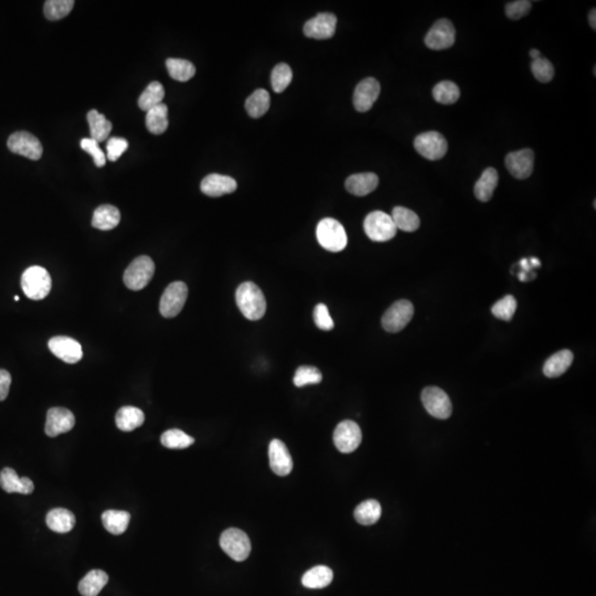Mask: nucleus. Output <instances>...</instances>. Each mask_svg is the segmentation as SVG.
Returning a JSON list of instances; mask_svg holds the SVG:
<instances>
[{
	"instance_id": "f257e3e1",
	"label": "nucleus",
	"mask_w": 596,
	"mask_h": 596,
	"mask_svg": "<svg viewBox=\"0 0 596 596\" xmlns=\"http://www.w3.org/2000/svg\"><path fill=\"white\" fill-rule=\"evenodd\" d=\"M235 300L242 315L250 321H258L265 315V297L260 287L252 282H245L237 287Z\"/></svg>"
},
{
	"instance_id": "f03ea898",
	"label": "nucleus",
	"mask_w": 596,
	"mask_h": 596,
	"mask_svg": "<svg viewBox=\"0 0 596 596\" xmlns=\"http://www.w3.org/2000/svg\"><path fill=\"white\" fill-rule=\"evenodd\" d=\"M53 281L49 272L41 266L27 268L21 276V287L28 298L41 300L51 292Z\"/></svg>"
},
{
	"instance_id": "7ed1b4c3",
	"label": "nucleus",
	"mask_w": 596,
	"mask_h": 596,
	"mask_svg": "<svg viewBox=\"0 0 596 596\" xmlns=\"http://www.w3.org/2000/svg\"><path fill=\"white\" fill-rule=\"evenodd\" d=\"M316 235L319 244L329 252H340L346 249L348 243L346 230L342 224L331 218H326L318 223Z\"/></svg>"
},
{
	"instance_id": "20e7f679",
	"label": "nucleus",
	"mask_w": 596,
	"mask_h": 596,
	"mask_svg": "<svg viewBox=\"0 0 596 596\" xmlns=\"http://www.w3.org/2000/svg\"><path fill=\"white\" fill-rule=\"evenodd\" d=\"M155 274L154 261L141 256L130 263L124 273V283L132 291H141L149 284Z\"/></svg>"
},
{
	"instance_id": "39448f33",
	"label": "nucleus",
	"mask_w": 596,
	"mask_h": 596,
	"mask_svg": "<svg viewBox=\"0 0 596 596\" xmlns=\"http://www.w3.org/2000/svg\"><path fill=\"white\" fill-rule=\"evenodd\" d=\"M366 235L375 242H387L396 237V224L391 216L382 212H373L368 214L363 223Z\"/></svg>"
},
{
	"instance_id": "423d86ee",
	"label": "nucleus",
	"mask_w": 596,
	"mask_h": 596,
	"mask_svg": "<svg viewBox=\"0 0 596 596\" xmlns=\"http://www.w3.org/2000/svg\"><path fill=\"white\" fill-rule=\"evenodd\" d=\"M220 546L231 559L242 562L251 553V541L248 534L237 528L227 529L222 532Z\"/></svg>"
},
{
	"instance_id": "0eeeda50",
	"label": "nucleus",
	"mask_w": 596,
	"mask_h": 596,
	"mask_svg": "<svg viewBox=\"0 0 596 596\" xmlns=\"http://www.w3.org/2000/svg\"><path fill=\"white\" fill-rule=\"evenodd\" d=\"M188 297V287L183 282H174L165 289L160 298L159 310L165 318H172L179 314L185 306Z\"/></svg>"
},
{
	"instance_id": "6e6552de",
	"label": "nucleus",
	"mask_w": 596,
	"mask_h": 596,
	"mask_svg": "<svg viewBox=\"0 0 596 596\" xmlns=\"http://www.w3.org/2000/svg\"><path fill=\"white\" fill-rule=\"evenodd\" d=\"M414 148L421 156L429 160H438L448 153V141L438 132H427L420 134L414 141Z\"/></svg>"
},
{
	"instance_id": "1a4fd4ad",
	"label": "nucleus",
	"mask_w": 596,
	"mask_h": 596,
	"mask_svg": "<svg viewBox=\"0 0 596 596\" xmlns=\"http://www.w3.org/2000/svg\"><path fill=\"white\" fill-rule=\"evenodd\" d=\"M425 409L432 417L438 420H446L452 415V402L445 391L438 387H427L421 394Z\"/></svg>"
},
{
	"instance_id": "9d476101",
	"label": "nucleus",
	"mask_w": 596,
	"mask_h": 596,
	"mask_svg": "<svg viewBox=\"0 0 596 596\" xmlns=\"http://www.w3.org/2000/svg\"><path fill=\"white\" fill-rule=\"evenodd\" d=\"M414 315V307L411 302L406 300L394 303L382 317V327L389 333H399L406 328Z\"/></svg>"
},
{
	"instance_id": "9b49d317",
	"label": "nucleus",
	"mask_w": 596,
	"mask_h": 596,
	"mask_svg": "<svg viewBox=\"0 0 596 596\" xmlns=\"http://www.w3.org/2000/svg\"><path fill=\"white\" fill-rule=\"evenodd\" d=\"M361 441L362 433L359 425L350 420L339 423L333 432V443L341 453H352L359 448Z\"/></svg>"
},
{
	"instance_id": "f8f14e48",
	"label": "nucleus",
	"mask_w": 596,
	"mask_h": 596,
	"mask_svg": "<svg viewBox=\"0 0 596 596\" xmlns=\"http://www.w3.org/2000/svg\"><path fill=\"white\" fill-rule=\"evenodd\" d=\"M9 151L13 154L27 157L32 160H39L42 157L43 148L36 136L28 132L13 133L7 141Z\"/></svg>"
},
{
	"instance_id": "ddd939ff",
	"label": "nucleus",
	"mask_w": 596,
	"mask_h": 596,
	"mask_svg": "<svg viewBox=\"0 0 596 596\" xmlns=\"http://www.w3.org/2000/svg\"><path fill=\"white\" fill-rule=\"evenodd\" d=\"M456 30L448 19L436 21L425 36V45L432 50H445L455 43Z\"/></svg>"
},
{
	"instance_id": "4468645a",
	"label": "nucleus",
	"mask_w": 596,
	"mask_h": 596,
	"mask_svg": "<svg viewBox=\"0 0 596 596\" xmlns=\"http://www.w3.org/2000/svg\"><path fill=\"white\" fill-rule=\"evenodd\" d=\"M48 346L55 357L70 365L76 363L83 357L81 345L78 344L76 339L70 338V337H53V339H50Z\"/></svg>"
},
{
	"instance_id": "2eb2a0df",
	"label": "nucleus",
	"mask_w": 596,
	"mask_h": 596,
	"mask_svg": "<svg viewBox=\"0 0 596 596\" xmlns=\"http://www.w3.org/2000/svg\"><path fill=\"white\" fill-rule=\"evenodd\" d=\"M337 18L333 13H319L304 26L306 37L316 40L331 39L336 32Z\"/></svg>"
},
{
	"instance_id": "dca6fc26",
	"label": "nucleus",
	"mask_w": 596,
	"mask_h": 596,
	"mask_svg": "<svg viewBox=\"0 0 596 596\" xmlns=\"http://www.w3.org/2000/svg\"><path fill=\"white\" fill-rule=\"evenodd\" d=\"M534 166V153L532 149L513 151L506 157V167L517 179H527L532 176Z\"/></svg>"
},
{
	"instance_id": "f3484780",
	"label": "nucleus",
	"mask_w": 596,
	"mask_h": 596,
	"mask_svg": "<svg viewBox=\"0 0 596 596\" xmlns=\"http://www.w3.org/2000/svg\"><path fill=\"white\" fill-rule=\"evenodd\" d=\"M76 425V417L70 410L64 408H53L47 413L46 434L50 438L70 432Z\"/></svg>"
},
{
	"instance_id": "a211bd4d",
	"label": "nucleus",
	"mask_w": 596,
	"mask_h": 596,
	"mask_svg": "<svg viewBox=\"0 0 596 596\" xmlns=\"http://www.w3.org/2000/svg\"><path fill=\"white\" fill-rule=\"evenodd\" d=\"M380 83L375 78H367L362 80L354 90V109L358 112H368L380 95Z\"/></svg>"
},
{
	"instance_id": "6ab92c4d",
	"label": "nucleus",
	"mask_w": 596,
	"mask_h": 596,
	"mask_svg": "<svg viewBox=\"0 0 596 596\" xmlns=\"http://www.w3.org/2000/svg\"><path fill=\"white\" fill-rule=\"evenodd\" d=\"M268 457L272 471L279 476H287L293 469L292 456L286 445L279 440H273L268 448Z\"/></svg>"
},
{
	"instance_id": "aec40b11",
	"label": "nucleus",
	"mask_w": 596,
	"mask_h": 596,
	"mask_svg": "<svg viewBox=\"0 0 596 596\" xmlns=\"http://www.w3.org/2000/svg\"><path fill=\"white\" fill-rule=\"evenodd\" d=\"M201 191L209 197H221L237 190V183L235 179L223 174H212L201 181Z\"/></svg>"
},
{
	"instance_id": "412c9836",
	"label": "nucleus",
	"mask_w": 596,
	"mask_h": 596,
	"mask_svg": "<svg viewBox=\"0 0 596 596\" xmlns=\"http://www.w3.org/2000/svg\"><path fill=\"white\" fill-rule=\"evenodd\" d=\"M0 487L8 494L18 492L22 495H29L34 490L32 479L28 477L20 478L16 471L11 467H5L0 471Z\"/></svg>"
},
{
	"instance_id": "4be33fe9",
	"label": "nucleus",
	"mask_w": 596,
	"mask_h": 596,
	"mask_svg": "<svg viewBox=\"0 0 596 596\" xmlns=\"http://www.w3.org/2000/svg\"><path fill=\"white\" fill-rule=\"evenodd\" d=\"M379 178L373 172L352 174L346 180V189L352 195L365 197L375 190Z\"/></svg>"
},
{
	"instance_id": "5701e85b",
	"label": "nucleus",
	"mask_w": 596,
	"mask_h": 596,
	"mask_svg": "<svg viewBox=\"0 0 596 596\" xmlns=\"http://www.w3.org/2000/svg\"><path fill=\"white\" fill-rule=\"evenodd\" d=\"M120 222V212L116 207L111 206V205H104V206L99 207L94 212L93 218H92V226L95 229L102 230V231H110L118 227Z\"/></svg>"
},
{
	"instance_id": "b1692460",
	"label": "nucleus",
	"mask_w": 596,
	"mask_h": 596,
	"mask_svg": "<svg viewBox=\"0 0 596 596\" xmlns=\"http://www.w3.org/2000/svg\"><path fill=\"white\" fill-rule=\"evenodd\" d=\"M46 521L53 532L67 534L76 526V515L64 508H55L48 513Z\"/></svg>"
},
{
	"instance_id": "393cba45",
	"label": "nucleus",
	"mask_w": 596,
	"mask_h": 596,
	"mask_svg": "<svg viewBox=\"0 0 596 596\" xmlns=\"http://www.w3.org/2000/svg\"><path fill=\"white\" fill-rule=\"evenodd\" d=\"M116 427L123 432H132L145 422V414L135 406H123L116 413Z\"/></svg>"
},
{
	"instance_id": "a878e982",
	"label": "nucleus",
	"mask_w": 596,
	"mask_h": 596,
	"mask_svg": "<svg viewBox=\"0 0 596 596\" xmlns=\"http://www.w3.org/2000/svg\"><path fill=\"white\" fill-rule=\"evenodd\" d=\"M573 358L574 356L568 349L560 350L557 354H552L551 357L544 362V375L548 377H561L572 365Z\"/></svg>"
},
{
	"instance_id": "bb28decb",
	"label": "nucleus",
	"mask_w": 596,
	"mask_h": 596,
	"mask_svg": "<svg viewBox=\"0 0 596 596\" xmlns=\"http://www.w3.org/2000/svg\"><path fill=\"white\" fill-rule=\"evenodd\" d=\"M498 180L499 177H498L497 170L492 167L487 168L483 172L482 177L479 178L475 183L474 193L476 198L482 202L490 201L497 188Z\"/></svg>"
},
{
	"instance_id": "cd10ccee",
	"label": "nucleus",
	"mask_w": 596,
	"mask_h": 596,
	"mask_svg": "<svg viewBox=\"0 0 596 596\" xmlns=\"http://www.w3.org/2000/svg\"><path fill=\"white\" fill-rule=\"evenodd\" d=\"M109 582V576L104 571H90L78 583V591L82 596H97Z\"/></svg>"
},
{
	"instance_id": "c85d7f7f",
	"label": "nucleus",
	"mask_w": 596,
	"mask_h": 596,
	"mask_svg": "<svg viewBox=\"0 0 596 596\" xmlns=\"http://www.w3.org/2000/svg\"><path fill=\"white\" fill-rule=\"evenodd\" d=\"M88 122H89L92 139L99 144L106 141L112 132L113 125L112 123L105 118V115L101 114L97 110L90 111L88 114Z\"/></svg>"
},
{
	"instance_id": "c756f323",
	"label": "nucleus",
	"mask_w": 596,
	"mask_h": 596,
	"mask_svg": "<svg viewBox=\"0 0 596 596\" xmlns=\"http://www.w3.org/2000/svg\"><path fill=\"white\" fill-rule=\"evenodd\" d=\"M146 127L151 134L162 135L168 128V107L166 104L157 105L146 112Z\"/></svg>"
},
{
	"instance_id": "7c9ffc66",
	"label": "nucleus",
	"mask_w": 596,
	"mask_h": 596,
	"mask_svg": "<svg viewBox=\"0 0 596 596\" xmlns=\"http://www.w3.org/2000/svg\"><path fill=\"white\" fill-rule=\"evenodd\" d=\"M333 578V572L331 568L325 565H317L305 573L302 583L307 588H324L331 583Z\"/></svg>"
},
{
	"instance_id": "2f4dec72",
	"label": "nucleus",
	"mask_w": 596,
	"mask_h": 596,
	"mask_svg": "<svg viewBox=\"0 0 596 596\" xmlns=\"http://www.w3.org/2000/svg\"><path fill=\"white\" fill-rule=\"evenodd\" d=\"M130 515L124 511H106L102 515V522L107 532L115 536L124 534L130 525Z\"/></svg>"
},
{
	"instance_id": "473e14b6",
	"label": "nucleus",
	"mask_w": 596,
	"mask_h": 596,
	"mask_svg": "<svg viewBox=\"0 0 596 596\" xmlns=\"http://www.w3.org/2000/svg\"><path fill=\"white\" fill-rule=\"evenodd\" d=\"M271 104L270 94L266 90L258 89L253 92L245 102V110L251 118H260L268 112Z\"/></svg>"
},
{
	"instance_id": "72a5a7b5",
	"label": "nucleus",
	"mask_w": 596,
	"mask_h": 596,
	"mask_svg": "<svg viewBox=\"0 0 596 596\" xmlns=\"http://www.w3.org/2000/svg\"><path fill=\"white\" fill-rule=\"evenodd\" d=\"M381 511L382 509L377 500H366L354 509V518L360 525L371 526L380 519Z\"/></svg>"
},
{
	"instance_id": "f704fd0d",
	"label": "nucleus",
	"mask_w": 596,
	"mask_h": 596,
	"mask_svg": "<svg viewBox=\"0 0 596 596\" xmlns=\"http://www.w3.org/2000/svg\"><path fill=\"white\" fill-rule=\"evenodd\" d=\"M396 229L406 232L417 231L420 228V218L415 212L404 207H396L391 216Z\"/></svg>"
},
{
	"instance_id": "c9c22d12",
	"label": "nucleus",
	"mask_w": 596,
	"mask_h": 596,
	"mask_svg": "<svg viewBox=\"0 0 596 596\" xmlns=\"http://www.w3.org/2000/svg\"><path fill=\"white\" fill-rule=\"evenodd\" d=\"M166 67L170 78L176 81H189L195 74V65L190 61L183 59H168L166 61Z\"/></svg>"
},
{
	"instance_id": "e433bc0d",
	"label": "nucleus",
	"mask_w": 596,
	"mask_h": 596,
	"mask_svg": "<svg viewBox=\"0 0 596 596\" xmlns=\"http://www.w3.org/2000/svg\"><path fill=\"white\" fill-rule=\"evenodd\" d=\"M164 97V86L159 82H151L138 99V106L141 107V111L147 112V111L151 110L153 107L162 104Z\"/></svg>"
},
{
	"instance_id": "4c0bfd02",
	"label": "nucleus",
	"mask_w": 596,
	"mask_h": 596,
	"mask_svg": "<svg viewBox=\"0 0 596 596\" xmlns=\"http://www.w3.org/2000/svg\"><path fill=\"white\" fill-rule=\"evenodd\" d=\"M461 91L454 82L443 81L435 85L433 97L440 104L450 105L459 101Z\"/></svg>"
},
{
	"instance_id": "58836bf2",
	"label": "nucleus",
	"mask_w": 596,
	"mask_h": 596,
	"mask_svg": "<svg viewBox=\"0 0 596 596\" xmlns=\"http://www.w3.org/2000/svg\"><path fill=\"white\" fill-rule=\"evenodd\" d=\"M160 440H162V445L170 450H183L195 443V438L177 429L166 431L162 435Z\"/></svg>"
},
{
	"instance_id": "ea45409f",
	"label": "nucleus",
	"mask_w": 596,
	"mask_h": 596,
	"mask_svg": "<svg viewBox=\"0 0 596 596\" xmlns=\"http://www.w3.org/2000/svg\"><path fill=\"white\" fill-rule=\"evenodd\" d=\"M74 0H48L45 3V15L49 20H60L74 9Z\"/></svg>"
},
{
	"instance_id": "a19ab883",
	"label": "nucleus",
	"mask_w": 596,
	"mask_h": 596,
	"mask_svg": "<svg viewBox=\"0 0 596 596\" xmlns=\"http://www.w3.org/2000/svg\"><path fill=\"white\" fill-rule=\"evenodd\" d=\"M293 78L292 69L286 63H279L272 71V88L275 93H282L287 89Z\"/></svg>"
},
{
	"instance_id": "79ce46f5",
	"label": "nucleus",
	"mask_w": 596,
	"mask_h": 596,
	"mask_svg": "<svg viewBox=\"0 0 596 596\" xmlns=\"http://www.w3.org/2000/svg\"><path fill=\"white\" fill-rule=\"evenodd\" d=\"M517 310V300L513 295H507L498 300L492 307V315L501 321H509L513 319Z\"/></svg>"
},
{
	"instance_id": "37998d69",
	"label": "nucleus",
	"mask_w": 596,
	"mask_h": 596,
	"mask_svg": "<svg viewBox=\"0 0 596 596\" xmlns=\"http://www.w3.org/2000/svg\"><path fill=\"white\" fill-rule=\"evenodd\" d=\"M323 380V375L321 371L315 367L310 366H302L296 370L294 375V384L297 388H302L305 385L317 384Z\"/></svg>"
},
{
	"instance_id": "c03bdc74",
	"label": "nucleus",
	"mask_w": 596,
	"mask_h": 596,
	"mask_svg": "<svg viewBox=\"0 0 596 596\" xmlns=\"http://www.w3.org/2000/svg\"><path fill=\"white\" fill-rule=\"evenodd\" d=\"M532 71L534 78L541 83H548L555 76L553 64L544 57H539V59L532 61Z\"/></svg>"
},
{
	"instance_id": "a18cd8bd",
	"label": "nucleus",
	"mask_w": 596,
	"mask_h": 596,
	"mask_svg": "<svg viewBox=\"0 0 596 596\" xmlns=\"http://www.w3.org/2000/svg\"><path fill=\"white\" fill-rule=\"evenodd\" d=\"M81 148L91 155L92 158L94 159V162H95V166L99 167V168L105 166L106 155L104 154V151H102L97 141H94L92 138H83L81 141Z\"/></svg>"
},
{
	"instance_id": "49530a36",
	"label": "nucleus",
	"mask_w": 596,
	"mask_h": 596,
	"mask_svg": "<svg viewBox=\"0 0 596 596\" xmlns=\"http://www.w3.org/2000/svg\"><path fill=\"white\" fill-rule=\"evenodd\" d=\"M532 8V1L528 0H518V1H513V3L507 4L506 6V15L508 18L513 20H519V19L526 17Z\"/></svg>"
},
{
	"instance_id": "de8ad7c7",
	"label": "nucleus",
	"mask_w": 596,
	"mask_h": 596,
	"mask_svg": "<svg viewBox=\"0 0 596 596\" xmlns=\"http://www.w3.org/2000/svg\"><path fill=\"white\" fill-rule=\"evenodd\" d=\"M128 148V141L125 138L112 137L109 139L106 145V158L111 162H116Z\"/></svg>"
},
{
	"instance_id": "09e8293b",
	"label": "nucleus",
	"mask_w": 596,
	"mask_h": 596,
	"mask_svg": "<svg viewBox=\"0 0 596 596\" xmlns=\"http://www.w3.org/2000/svg\"><path fill=\"white\" fill-rule=\"evenodd\" d=\"M314 321H315L318 328L321 329V331H331L335 326L333 318L331 317V314H329L328 307L325 304L316 305L315 310H314Z\"/></svg>"
},
{
	"instance_id": "8fccbe9b",
	"label": "nucleus",
	"mask_w": 596,
	"mask_h": 596,
	"mask_svg": "<svg viewBox=\"0 0 596 596\" xmlns=\"http://www.w3.org/2000/svg\"><path fill=\"white\" fill-rule=\"evenodd\" d=\"M11 375L7 370L0 369V401H4L9 394Z\"/></svg>"
},
{
	"instance_id": "3c124183",
	"label": "nucleus",
	"mask_w": 596,
	"mask_h": 596,
	"mask_svg": "<svg viewBox=\"0 0 596 596\" xmlns=\"http://www.w3.org/2000/svg\"><path fill=\"white\" fill-rule=\"evenodd\" d=\"M596 11L593 9V11L590 13L588 15V21H590V26L595 30L596 29Z\"/></svg>"
},
{
	"instance_id": "603ef678",
	"label": "nucleus",
	"mask_w": 596,
	"mask_h": 596,
	"mask_svg": "<svg viewBox=\"0 0 596 596\" xmlns=\"http://www.w3.org/2000/svg\"><path fill=\"white\" fill-rule=\"evenodd\" d=\"M528 262L532 268H540V266H541V262L536 258H530V260H528Z\"/></svg>"
},
{
	"instance_id": "864d4df0",
	"label": "nucleus",
	"mask_w": 596,
	"mask_h": 596,
	"mask_svg": "<svg viewBox=\"0 0 596 596\" xmlns=\"http://www.w3.org/2000/svg\"><path fill=\"white\" fill-rule=\"evenodd\" d=\"M530 57H532L534 60H536V59L541 57V53H540L539 50L532 49V51H530Z\"/></svg>"
},
{
	"instance_id": "5fc2aeb1",
	"label": "nucleus",
	"mask_w": 596,
	"mask_h": 596,
	"mask_svg": "<svg viewBox=\"0 0 596 596\" xmlns=\"http://www.w3.org/2000/svg\"><path fill=\"white\" fill-rule=\"evenodd\" d=\"M15 300H16V302H19V296H18V295H16V296H15Z\"/></svg>"
}]
</instances>
